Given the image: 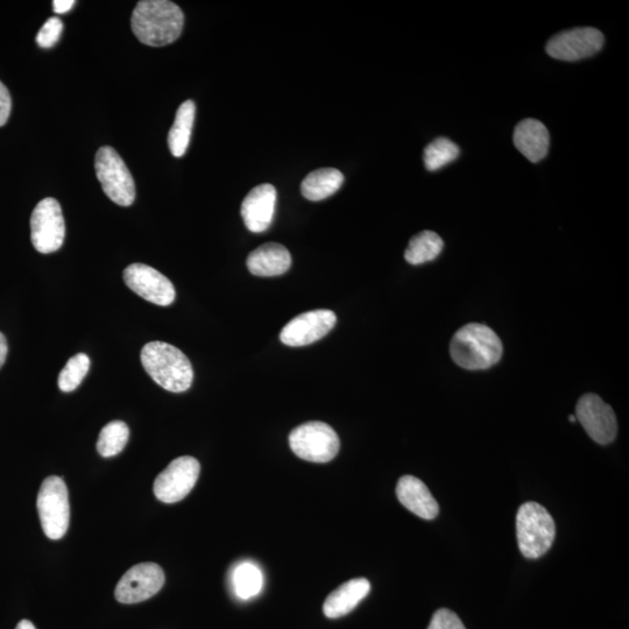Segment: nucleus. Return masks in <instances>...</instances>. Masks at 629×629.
<instances>
[{
	"instance_id": "nucleus-1",
	"label": "nucleus",
	"mask_w": 629,
	"mask_h": 629,
	"mask_svg": "<svg viewBox=\"0 0 629 629\" xmlns=\"http://www.w3.org/2000/svg\"><path fill=\"white\" fill-rule=\"evenodd\" d=\"M185 14L168 0H143L134 9L131 26L141 44L162 47L180 38Z\"/></svg>"
},
{
	"instance_id": "nucleus-2",
	"label": "nucleus",
	"mask_w": 629,
	"mask_h": 629,
	"mask_svg": "<svg viewBox=\"0 0 629 629\" xmlns=\"http://www.w3.org/2000/svg\"><path fill=\"white\" fill-rule=\"evenodd\" d=\"M141 364L155 383L164 390L182 393L189 390L194 370L188 357L175 346L165 342H151L141 350Z\"/></svg>"
},
{
	"instance_id": "nucleus-3",
	"label": "nucleus",
	"mask_w": 629,
	"mask_h": 629,
	"mask_svg": "<svg viewBox=\"0 0 629 629\" xmlns=\"http://www.w3.org/2000/svg\"><path fill=\"white\" fill-rule=\"evenodd\" d=\"M503 343L487 325L470 323L452 337L450 353L465 370H487L503 357Z\"/></svg>"
},
{
	"instance_id": "nucleus-4",
	"label": "nucleus",
	"mask_w": 629,
	"mask_h": 629,
	"mask_svg": "<svg viewBox=\"0 0 629 629\" xmlns=\"http://www.w3.org/2000/svg\"><path fill=\"white\" fill-rule=\"evenodd\" d=\"M556 526L553 517L542 505L529 501L517 514V537L521 554L535 560L553 546Z\"/></svg>"
},
{
	"instance_id": "nucleus-5",
	"label": "nucleus",
	"mask_w": 629,
	"mask_h": 629,
	"mask_svg": "<svg viewBox=\"0 0 629 629\" xmlns=\"http://www.w3.org/2000/svg\"><path fill=\"white\" fill-rule=\"evenodd\" d=\"M96 175L106 196L120 207H130L136 200V185L124 160L112 147L98 150Z\"/></svg>"
},
{
	"instance_id": "nucleus-6",
	"label": "nucleus",
	"mask_w": 629,
	"mask_h": 629,
	"mask_svg": "<svg viewBox=\"0 0 629 629\" xmlns=\"http://www.w3.org/2000/svg\"><path fill=\"white\" fill-rule=\"evenodd\" d=\"M37 506L41 527L48 539H62L70 520L68 489L62 478L52 476L42 483Z\"/></svg>"
},
{
	"instance_id": "nucleus-7",
	"label": "nucleus",
	"mask_w": 629,
	"mask_h": 629,
	"mask_svg": "<svg viewBox=\"0 0 629 629\" xmlns=\"http://www.w3.org/2000/svg\"><path fill=\"white\" fill-rule=\"evenodd\" d=\"M289 445L307 462L328 463L337 456L341 442L329 424L315 421L295 428L289 435Z\"/></svg>"
},
{
	"instance_id": "nucleus-8",
	"label": "nucleus",
	"mask_w": 629,
	"mask_h": 629,
	"mask_svg": "<svg viewBox=\"0 0 629 629\" xmlns=\"http://www.w3.org/2000/svg\"><path fill=\"white\" fill-rule=\"evenodd\" d=\"M66 224L60 203L55 199L42 200L31 217V240L42 254L59 251L65 242Z\"/></svg>"
},
{
	"instance_id": "nucleus-9",
	"label": "nucleus",
	"mask_w": 629,
	"mask_h": 629,
	"mask_svg": "<svg viewBox=\"0 0 629 629\" xmlns=\"http://www.w3.org/2000/svg\"><path fill=\"white\" fill-rule=\"evenodd\" d=\"M200 471L201 465L194 457L182 456L174 459L155 479V497L165 504L179 503L194 489Z\"/></svg>"
},
{
	"instance_id": "nucleus-10",
	"label": "nucleus",
	"mask_w": 629,
	"mask_h": 629,
	"mask_svg": "<svg viewBox=\"0 0 629 629\" xmlns=\"http://www.w3.org/2000/svg\"><path fill=\"white\" fill-rule=\"evenodd\" d=\"M165 584V572L155 563L134 565L120 579L115 596L119 603L137 604L152 598Z\"/></svg>"
},
{
	"instance_id": "nucleus-11",
	"label": "nucleus",
	"mask_w": 629,
	"mask_h": 629,
	"mask_svg": "<svg viewBox=\"0 0 629 629\" xmlns=\"http://www.w3.org/2000/svg\"><path fill=\"white\" fill-rule=\"evenodd\" d=\"M604 45L602 32L592 27L558 33L548 41L546 51L551 58L561 61H579L597 54Z\"/></svg>"
},
{
	"instance_id": "nucleus-12",
	"label": "nucleus",
	"mask_w": 629,
	"mask_h": 629,
	"mask_svg": "<svg viewBox=\"0 0 629 629\" xmlns=\"http://www.w3.org/2000/svg\"><path fill=\"white\" fill-rule=\"evenodd\" d=\"M124 281L132 292L153 305L167 307L175 301L176 292L172 281L151 266L144 264L127 266Z\"/></svg>"
},
{
	"instance_id": "nucleus-13",
	"label": "nucleus",
	"mask_w": 629,
	"mask_h": 629,
	"mask_svg": "<svg viewBox=\"0 0 629 629\" xmlns=\"http://www.w3.org/2000/svg\"><path fill=\"white\" fill-rule=\"evenodd\" d=\"M576 419L586 433L598 444H609L616 440L618 423L611 406L596 394H585L576 407Z\"/></svg>"
},
{
	"instance_id": "nucleus-14",
	"label": "nucleus",
	"mask_w": 629,
	"mask_h": 629,
	"mask_svg": "<svg viewBox=\"0 0 629 629\" xmlns=\"http://www.w3.org/2000/svg\"><path fill=\"white\" fill-rule=\"evenodd\" d=\"M337 317L327 309L313 310L296 316L287 323L280 334L281 342L293 348H300L320 341L334 329Z\"/></svg>"
},
{
	"instance_id": "nucleus-15",
	"label": "nucleus",
	"mask_w": 629,
	"mask_h": 629,
	"mask_svg": "<svg viewBox=\"0 0 629 629\" xmlns=\"http://www.w3.org/2000/svg\"><path fill=\"white\" fill-rule=\"evenodd\" d=\"M277 196V189L268 183L253 188L247 194L240 209L247 229L260 233L270 228L277 206Z\"/></svg>"
},
{
	"instance_id": "nucleus-16",
	"label": "nucleus",
	"mask_w": 629,
	"mask_h": 629,
	"mask_svg": "<svg viewBox=\"0 0 629 629\" xmlns=\"http://www.w3.org/2000/svg\"><path fill=\"white\" fill-rule=\"evenodd\" d=\"M397 497L408 511L424 520H434L440 513V506L426 484L419 478L404 476L397 486Z\"/></svg>"
},
{
	"instance_id": "nucleus-17",
	"label": "nucleus",
	"mask_w": 629,
	"mask_h": 629,
	"mask_svg": "<svg viewBox=\"0 0 629 629\" xmlns=\"http://www.w3.org/2000/svg\"><path fill=\"white\" fill-rule=\"evenodd\" d=\"M292 266L291 253L284 245L268 243L258 247L247 258V268L257 277H279Z\"/></svg>"
},
{
	"instance_id": "nucleus-18",
	"label": "nucleus",
	"mask_w": 629,
	"mask_h": 629,
	"mask_svg": "<svg viewBox=\"0 0 629 629\" xmlns=\"http://www.w3.org/2000/svg\"><path fill=\"white\" fill-rule=\"evenodd\" d=\"M370 591L371 584L366 578L351 579V581L342 584L325 600L323 605L325 617L337 619L346 616L356 609Z\"/></svg>"
},
{
	"instance_id": "nucleus-19",
	"label": "nucleus",
	"mask_w": 629,
	"mask_h": 629,
	"mask_svg": "<svg viewBox=\"0 0 629 629\" xmlns=\"http://www.w3.org/2000/svg\"><path fill=\"white\" fill-rule=\"evenodd\" d=\"M514 144L529 161H541L549 151L550 136L547 127L536 119L522 120L515 129Z\"/></svg>"
},
{
	"instance_id": "nucleus-20",
	"label": "nucleus",
	"mask_w": 629,
	"mask_h": 629,
	"mask_svg": "<svg viewBox=\"0 0 629 629\" xmlns=\"http://www.w3.org/2000/svg\"><path fill=\"white\" fill-rule=\"evenodd\" d=\"M344 175L336 168L317 169L303 180L301 193L307 200L318 202L328 199L343 186Z\"/></svg>"
},
{
	"instance_id": "nucleus-21",
	"label": "nucleus",
	"mask_w": 629,
	"mask_h": 629,
	"mask_svg": "<svg viewBox=\"0 0 629 629\" xmlns=\"http://www.w3.org/2000/svg\"><path fill=\"white\" fill-rule=\"evenodd\" d=\"M196 105L193 101H186L176 112L174 124L168 133V146L175 158L186 154L190 138H192L195 122Z\"/></svg>"
},
{
	"instance_id": "nucleus-22",
	"label": "nucleus",
	"mask_w": 629,
	"mask_h": 629,
	"mask_svg": "<svg viewBox=\"0 0 629 629\" xmlns=\"http://www.w3.org/2000/svg\"><path fill=\"white\" fill-rule=\"evenodd\" d=\"M443 240L433 231H423L414 236L405 252V259L411 265H422L435 260L443 250Z\"/></svg>"
},
{
	"instance_id": "nucleus-23",
	"label": "nucleus",
	"mask_w": 629,
	"mask_h": 629,
	"mask_svg": "<svg viewBox=\"0 0 629 629\" xmlns=\"http://www.w3.org/2000/svg\"><path fill=\"white\" fill-rule=\"evenodd\" d=\"M263 583V574L256 564L244 562L233 571V589L240 599L247 600L259 595Z\"/></svg>"
},
{
	"instance_id": "nucleus-24",
	"label": "nucleus",
	"mask_w": 629,
	"mask_h": 629,
	"mask_svg": "<svg viewBox=\"0 0 629 629\" xmlns=\"http://www.w3.org/2000/svg\"><path fill=\"white\" fill-rule=\"evenodd\" d=\"M130 429L123 421H112L102 429L98 437L97 450L105 458L117 456L129 442Z\"/></svg>"
},
{
	"instance_id": "nucleus-25",
	"label": "nucleus",
	"mask_w": 629,
	"mask_h": 629,
	"mask_svg": "<svg viewBox=\"0 0 629 629\" xmlns=\"http://www.w3.org/2000/svg\"><path fill=\"white\" fill-rule=\"evenodd\" d=\"M459 157V148L448 138H437L424 150V165L429 172L438 171Z\"/></svg>"
},
{
	"instance_id": "nucleus-26",
	"label": "nucleus",
	"mask_w": 629,
	"mask_h": 629,
	"mask_svg": "<svg viewBox=\"0 0 629 629\" xmlns=\"http://www.w3.org/2000/svg\"><path fill=\"white\" fill-rule=\"evenodd\" d=\"M89 369L90 359L86 353H79V355L70 358L59 376L60 390L65 393L75 391L86 378Z\"/></svg>"
},
{
	"instance_id": "nucleus-27",
	"label": "nucleus",
	"mask_w": 629,
	"mask_h": 629,
	"mask_svg": "<svg viewBox=\"0 0 629 629\" xmlns=\"http://www.w3.org/2000/svg\"><path fill=\"white\" fill-rule=\"evenodd\" d=\"M63 23L60 18H49L37 35V44L41 48H52L61 38Z\"/></svg>"
},
{
	"instance_id": "nucleus-28",
	"label": "nucleus",
	"mask_w": 629,
	"mask_h": 629,
	"mask_svg": "<svg viewBox=\"0 0 629 629\" xmlns=\"http://www.w3.org/2000/svg\"><path fill=\"white\" fill-rule=\"evenodd\" d=\"M428 629H466L462 620L459 619L456 613L441 609L438 610L433 619L430 621Z\"/></svg>"
},
{
	"instance_id": "nucleus-29",
	"label": "nucleus",
	"mask_w": 629,
	"mask_h": 629,
	"mask_svg": "<svg viewBox=\"0 0 629 629\" xmlns=\"http://www.w3.org/2000/svg\"><path fill=\"white\" fill-rule=\"evenodd\" d=\"M12 110V98L9 90L0 82V127L9 120Z\"/></svg>"
},
{
	"instance_id": "nucleus-30",
	"label": "nucleus",
	"mask_w": 629,
	"mask_h": 629,
	"mask_svg": "<svg viewBox=\"0 0 629 629\" xmlns=\"http://www.w3.org/2000/svg\"><path fill=\"white\" fill-rule=\"evenodd\" d=\"M74 0H54L53 10L56 14H65L73 9Z\"/></svg>"
},
{
	"instance_id": "nucleus-31",
	"label": "nucleus",
	"mask_w": 629,
	"mask_h": 629,
	"mask_svg": "<svg viewBox=\"0 0 629 629\" xmlns=\"http://www.w3.org/2000/svg\"><path fill=\"white\" fill-rule=\"evenodd\" d=\"M7 352H9V345H7L6 337L0 332V369L6 362Z\"/></svg>"
},
{
	"instance_id": "nucleus-32",
	"label": "nucleus",
	"mask_w": 629,
	"mask_h": 629,
	"mask_svg": "<svg viewBox=\"0 0 629 629\" xmlns=\"http://www.w3.org/2000/svg\"><path fill=\"white\" fill-rule=\"evenodd\" d=\"M16 629H37L30 620H21Z\"/></svg>"
},
{
	"instance_id": "nucleus-33",
	"label": "nucleus",
	"mask_w": 629,
	"mask_h": 629,
	"mask_svg": "<svg viewBox=\"0 0 629 629\" xmlns=\"http://www.w3.org/2000/svg\"><path fill=\"white\" fill-rule=\"evenodd\" d=\"M569 419H570L571 422H576L577 421L575 415H571Z\"/></svg>"
}]
</instances>
